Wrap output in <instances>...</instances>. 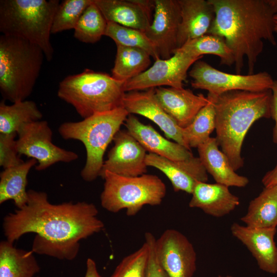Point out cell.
Masks as SVG:
<instances>
[{
  "instance_id": "1",
  "label": "cell",
  "mask_w": 277,
  "mask_h": 277,
  "mask_svg": "<svg viewBox=\"0 0 277 277\" xmlns=\"http://www.w3.org/2000/svg\"><path fill=\"white\" fill-rule=\"evenodd\" d=\"M28 195L27 204L4 219V234L10 243L26 233H34V252L72 260L79 251V242L104 227L92 203L53 204L44 192L29 190Z\"/></svg>"
},
{
  "instance_id": "2",
  "label": "cell",
  "mask_w": 277,
  "mask_h": 277,
  "mask_svg": "<svg viewBox=\"0 0 277 277\" xmlns=\"http://www.w3.org/2000/svg\"><path fill=\"white\" fill-rule=\"evenodd\" d=\"M209 1L215 17L207 34L224 38L233 54L236 74L241 73L244 57L247 60L248 74H253L263 50V40L276 45L273 18L277 13V0Z\"/></svg>"
},
{
  "instance_id": "3",
  "label": "cell",
  "mask_w": 277,
  "mask_h": 277,
  "mask_svg": "<svg viewBox=\"0 0 277 277\" xmlns=\"http://www.w3.org/2000/svg\"><path fill=\"white\" fill-rule=\"evenodd\" d=\"M213 95L215 138L236 171L244 165L242 147L248 130L257 120L271 116V91L236 90Z\"/></svg>"
},
{
  "instance_id": "4",
  "label": "cell",
  "mask_w": 277,
  "mask_h": 277,
  "mask_svg": "<svg viewBox=\"0 0 277 277\" xmlns=\"http://www.w3.org/2000/svg\"><path fill=\"white\" fill-rule=\"evenodd\" d=\"M45 57L42 49L25 39L0 36V91L12 103L31 94Z\"/></svg>"
},
{
  "instance_id": "5",
  "label": "cell",
  "mask_w": 277,
  "mask_h": 277,
  "mask_svg": "<svg viewBox=\"0 0 277 277\" xmlns=\"http://www.w3.org/2000/svg\"><path fill=\"white\" fill-rule=\"evenodd\" d=\"M58 0H1L0 32L39 47L51 61L53 49L50 35Z\"/></svg>"
},
{
  "instance_id": "6",
  "label": "cell",
  "mask_w": 277,
  "mask_h": 277,
  "mask_svg": "<svg viewBox=\"0 0 277 277\" xmlns=\"http://www.w3.org/2000/svg\"><path fill=\"white\" fill-rule=\"evenodd\" d=\"M124 82L109 74L86 69L60 82V98L72 106L83 118L123 107Z\"/></svg>"
},
{
  "instance_id": "7",
  "label": "cell",
  "mask_w": 277,
  "mask_h": 277,
  "mask_svg": "<svg viewBox=\"0 0 277 277\" xmlns=\"http://www.w3.org/2000/svg\"><path fill=\"white\" fill-rule=\"evenodd\" d=\"M128 115L124 107H120L59 126L58 131L63 139L79 141L85 147L86 161L81 172L84 181L92 182L100 176L105 152Z\"/></svg>"
},
{
  "instance_id": "8",
  "label": "cell",
  "mask_w": 277,
  "mask_h": 277,
  "mask_svg": "<svg viewBox=\"0 0 277 277\" xmlns=\"http://www.w3.org/2000/svg\"><path fill=\"white\" fill-rule=\"evenodd\" d=\"M100 176L105 180L101 205L111 212L126 209L128 216H134L145 205H160L166 194L164 183L155 175L124 176L105 171Z\"/></svg>"
},
{
  "instance_id": "9",
  "label": "cell",
  "mask_w": 277,
  "mask_h": 277,
  "mask_svg": "<svg viewBox=\"0 0 277 277\" xmlns=\"http://www.w3.org/2000/svg\"><path fill=\"white\" fill-rule=\"evenodd\" d=\"M191 86L216 95L231 91L261 92L270 90L273 80L267 72L248 75L231 74L219 70L200 60L189 72Z\"/></svg>"
},
{
  "instance_id": "10",
  "label": "cell",
  "mask_w": 277,
  "mask_h": 277,
  "mask_svg": "<svg viewBox=\"0 0 277 277\" xmlns=\"http://www.w3.org/2000/svg\"><path fill=\"white\" fill-rule=\"evenodd\" d=\"M17 149L37 162L35 168L44 170L58 162L70 163L77 160L75 152L63 149L52 142V130L46 121L39 120L22 126L17 132Z\"/></svg>"
},
{
  "instance_id": "11",
  "label": "cell",
  "mask_w": 277,
  "mask_h": 277,
  "mask_svg": "<svg viewBox=\"0 0 277 277\" xmlns=\"http://www.w3.org/2000/svg\"><path fill=\"white\" fill-rule=\"evenodd\" d=\"M201 58L191 57L176 50L169 58L155 61L146 71L124 83L125 92L155 88L162 86L183 88L187 72Z\"/></svg>"
},
{
  "instance_id": "12",
  "label": "cell",
  "mask_w": 277,
  "mask_h": 277,
  "mask_svg": "<svg viewBox=\"0 0 277 277\" xmlns=\"http://www.w3.org/2000/svg\"><path fill=\"white\" fill-rule=\"evenodd\" d=\"M158 261L169 277H192L196 268V253L193 245L180 231L166 230L156 240Z\"/></svg>"
},
{
  "instance_id": "13",
  "label": "cell",
  "mask_w": 277,
  "mask_h": 277,
  "mask_svg": "<svg viewBox=\"0 0 277 277\" xmlns=\"http://www.w3.org/2000/svg\"><path fill=\"white\" fill-rule=\"evenodd\" d=\"M152 22L145 31L155 47L161 59L170 58L177 50V37L181 22L178 0H154Z\"/></svg>"
},
{
  "instance_id": "14",
  "label": "cell",
  "mask_w": 277,
  "mask_h": 277,
  "mask_svg": "<svg viewBox=\"0 0 277 277\" xmlns=\"http://www.w3.org/2000/svg\"><path fill=\"white\" fill-rule=\"evenodd\" d=\"M113 142L114 145L104 162L100 176L105 171L124 176L147 173L146 151L127 130H120Z\"/></svg>"
},
{
  "instance_id": "15",
  "label": "cell",
  "mask_w": 277,
  "mask_h": 277,
  "mask_svg": "<svg viewBox=\"0 0 277 277\" xmlns=\"http://www.w3.org/2000/svg\"><path fill=\"white\" fill-rule=\"evenodd\" d=\"M123 106L129 114H136L149 119L160 127L168 138L190 150L183 138V128L163 108L156 96L155 88L126 92Z\"/></svg>"
},
{
  "instance_id": "16",
  "label": "cell",
  "mask_w": 277,
  "mask_h": 277,
  "mask_svg": "<svg viewBox=\"0 0 277 277\" xmlns=\"http://www.w3.org/2000/svg\"><path fill=\"white\" fill-rule=\"evenodd\" d=\"M147 166L162 171L171 182L175 192L191 194L197 182H207L208 173L199 157L194 156L183 161H174L153 153L147 154Z\"/></svg>"
},
{
  "instance_id": "17",
  "label": "cell",
  "mask_w": 277,
  "mask_h": 277,
  "mask_svg": "<svg viewBox=\"0 0 277 277\" xmlns=\"http://www.w3.org/2000/svg\"><path fill=\"white\" fill-rule=\"evenodd\" d=\"M230 230L251 253L261 270L277 273V247L274 241L276 228H252L234 223Z\"/></svg>"
},
{
  "instance_id": "18",
  "label": "cell",
  "mask_w": 277,
  "mask_h": 277,
  "mask_svg": "<svg viewBox=\"0 0 277 277\" xmlns=\"http://www.w3.org/2000/svg\"><path fill=\"white\" fill-rule=\"evenodd\" d=\"M108 22L145 32L151 25L154 1L94 0Z\"/></svg>"
},
{
  "instance_id": "19",
  "label": "cell",
  "mask_w": 277,
  "mask_h": 277,
  "mask_svg": "<svg viewBox=\"0 0 277 277\" xmlns=\"http://www.w3.org/2000/svg\"><path fill=\"white\" fill-rule=\"evenodd\" d=\"M156 96L166 112L178 126L184 128L208 102L203 94L196 95L189 89L183 88H155Z\"/></svg>"
},
{
  "instance_id": "20",
  "label": "cell",
  "mask_w": 277,
  "mask_h": 277,
  "mask_svg": "<svg viewBox=\"0 0 277 277\" xmlns=\"http://www.w3.org/2000/svg\"><path fill=\"white\" fill-rule=\"evenodd\" d=\"M181 22L177 48L189 41L207 34L215 17L214 8L209 0H178Z\"/></svg>"
},
{
  "instance_id": "21",
  "label": "cell",
  "mask_w": 277,
  "mask_h": 277,
  "mask_svg": "<svg viewBox=\"0 0 277 277\" xmlns=\"http://www.w3.org/2000/svg\"><path fill=\"white\" fill-rule=\"evenodd\" d=\"M125 122L127 130L146 151L174 161L193 156L190 150L165 138L151 125L144 124L132 114H129Z\"/></svg>"
},
{
  "instance_id": "22",
  "label": "cell",
  "mask_w": 277,
  "mask_h": 277,
  "mask_svg": "<svg viewBox=\"0 0 277 277\" xmlns=\"http://www.w3.org/2000/svg\"><path fill=\"white\" fill-rule=\"evenodd\" d=\"M191 194L190 208L216 217L230 213L240 204L239 198L230 192L229 187L216 183L197 182Z\"/></svg>"
},
{
  "instance_id": "23",
  "label": "cell",
  "mask_w": 277,
  "mask_h": 277,
  "mask_svg": "<svg viewBox=\"0 0 277 277\" xmlns=\"http://www.w3.org/2000/svg\"><path fill=\"white\" fill-rule=\"evenodd\" d=\"M197 148L200 160L216 183L237 187H244L248 184V179L236 173L226 155L219 149L215 137H210Z\"/></svg>"
},
{
  "instance_id": "24",
  "label": "cell",
  "mask_w": 277,
  "mask_h": 277,
  "mask_svg": "<svg viewBox=\"0 0 277 277\" xmlns=\"http://www.w3.org/2000/svg\"><path fill=\"white\" fill-rule=\"evenodd\" d=\"M37 162L30 159L12 167L4 169L0 174V204L13 201L18 209L25 206L28 200L26 191L27 176Z\"/></svg>"
},
{
  "instance_id": "25",
  "label": "cell",
  "mask_w": 277,
  "mask_h": 277,
  "mask_svg": "<svg viewBox=\"0 0 277 277\" xmlns=\"http://www.w3.org/2000/svg\"><path fill=\"white\" fill-rule=\"evenodd\" d=\"M13 244L7 240L0 243V277H34L40 270L34 252Z\"/></svg>"
},
{
  "instance_id": "26",
  "label": "cell",
  "mask_w": 277,
  "mask_h": 277,
  "mask_svg": "<svg viewBox=\"0 0 277 277\" xmlns=\"http://www.w3.org/2000/svg\"><path fill=\"white\" fill-rule=\"evenodd\" d=\"M245 226L252 228L277 226V184L265 187L251 200L247 213L241 218Z\"/></svg>"
},
{
  "instance_id": "27",
  "label": "cell",
  "mask_w": 277,
  "mask_h": 277,
  "mask_svg": "<svg viewBox=\"0 0 277 277\" xmlns=\"http://www.w3.org/2000/svg\"><path fill=\"white\" fill-rule=\"evenodd\" d=\"M116 53L111 76L125 83L148 69L150 55L145 50L116 44Z\"/></svg>"
},
{
  "instance_id": "28",
  "label": "cell",
  "mask_w": 277,
  "mask_h": 277,
  "mask_svg": "<svg viewBox=\"0 0 277 277\" xmlns=\"http://www.w3.org/2000/svg\"><path fill=\"white\" fill-rule=\"evenodd\" d=\"M42 117V113L32 101L7 105L3 100L0 103V133H17L23 125L39 121Z\"/></svg>"
},
{
  "instance_id": "29",
  "label": "cell",
  "mask_w": 277,
  "mask_h": 277,
  "mask_svg": "<svg viewBox=\"0 0 277 277\" xmlns=\"http://www.w3.org/2000/svg\"><path fill=\"white\" fill-rule=\"evenodd\" d=\"M177 50L194 58H201L205 54L214 55L219 57L222 65L234 64L231 50L224 38L219 35L206 34L188 41Z\"/></svg>"
},
{
  "instance_id": "30",
  "label": "cell",
  "mask_w": 277,
  "mask_h": 277,
  "mask_svg": "<svg viewBox=\"0 0 277 277\" xmlns=\"http://www.w3.org/2000/svg\"><path fill=\"white\" fill-rule=\"evenodd\" d=\"M208 103L197 113L191 124L183 128V136L188 147L197 148L206 141L215 129L214 95L208 93Z\"/></svg>"
},
{
  "instance_id": "31",
  "label": "cell",
  "mask_w": 277,
  "mask_h": 277,
  "mask_svg": "<svg viewBox=\"0 0 277 277\" xmlns=\"http://www.w3.org/2000/svg\"><path fill=\"white\" fill-rule=\"evenodd\" d=\"M107 24L108 22L93 0L77 23L74 29V36L84 43H95L105 35Z\"/></svg>"
},
{
  "instance_id": "32",
  "label": "cell",
  "mask_w": 277,
  "mask_h": 277,
  "mask_svg": "<svg viewBox=\"0 0 277 277\" xmlns=\"http://www.w3.org/2000/svg\"><path fill=\"white\" fill-rule=\"evenodd\" d=\"M105 35L111 38L116 45L143 49L155 61L161 58L155 47L144 31L108 22Z\"/></svg>"
},
{
  "instance_id": "33",
  "label": "cell",
  "mask_w": 277,
  "mask_h": 277,
  "mask_svg": "<svg viewBox=\"0 0 277 277\" xmlns=\"http://www.w3.org/2000/svg\"><path fill=\"white\" fill-rule=\"evenodd\" d=\"M93 0H64L55 13L51 34L74 29L81 16Z\"/></svg>"
},
{
  "instance_id": "34",
  "label": "cell",
  "mask_w": 277,
  "mask_h": 277,
  "mask_svg": "<svg viewBox=\"0 0 277 277\" xmlns=\"http://www.w3.org/2000/svg\"><path fill=\"white\" fill-rule=\"evenodd\" d=\"M148 254L145 241L141 248L121 261L110 277H145Z\"/></svg>"
},
{
  "instance_id": "35",
  "label": "cell",
  "mask_w": 277,
  "mask_h": 277,
  "mask_svg": "<svg viewBox=\"0 0 277 277\" xmlns=\"http://www.w3.org/2000/svg\"><path fill=\"white\" fill-rule=\"evenodd\" d=\"M16 133H0V166L4 169L17 166L21 160L17 149Z\"/></svg>"
},
{
  "instance_id": "36",
  "label": "cell",
  "mask_w": 277,
  "mask_h": 277,
  "mask_svg": "<svg viewBox=\"0 0 277 277\" xmlns=\"http://www.w3.org/2000/svg\"><path fill=\"white\" fill-rule=\"evenodd\" d=\"M156 239L151 232H146L145 241L149 247V254L145 277H169L160 265L156 254Z\"/></svg>"
},
{
  "instance_id": "37",
  "label": "cell",
  "mask_w": 277,
  "mask_h": 277,
  "mask_svg": "<svg viewBox=\"0 0 277 277\" xmlns=\"http://www.w3.org/2000/svg\"><path fill=\"white\" fill-rule=\"evenodd\" d=\"M271 91V115L275 121L273 130V141L277 145V80H274Z\"/></svg>"
},
{
  "instance_id": "38",
  "label": "cell",
  "mask_w": 277,
  "mask_h": 277,
  "mask_svg": "<svg viewBox=\"0 0 277 277\" xmlns=\"http://www.w3.org/2000/svg\"><path fill=\"white\" fill-rule=\"evenodd\" d=\"M262 182L265 187L277 184V164L263 176Z\"/></svg>"
},
{
  "instance_id": "39",
  "label": "cell",
  "mask_w": 277,
  "mask_h": 277,
  "mask_svg": "<svg viewBox=\"0 0 277 277\" xmlns=\"http://www.w3.org/2000/svg\"><path fill=\"white\" fill-rule=\"evenodd\" d=\"M85 277H102L98 271L95 261L92 259L88 258L87 260Z\"/></svg>"
},
{
  "instance_id": "40",
  "label": "cell",
  "mask_w": 277,
  "mask_h": 277,
  "mask_svg": "<svg viewBox=\"0 0 277 277\" xmlns=\"http://www.w3.org/2000/svg\"><path fill=\"white\" fill-rule=\"evenodd\" d=\"M273 22L274 32L277 33V13L274 16Z\"/></svg>"
},
{
  "instance_id": "41",
  "label": "cell",
  "mask_w": 277,
  "mask_h": 277,
  "mask_svg": "<svg viewBox=\"0 0 277 277\" xmlns=\"http://www.w3.org/2000/svg\"><path fill=\"white\" fill-rule=\"evenodd\" d=\"M218 277H232V276L231 275H226V276L219 275Z\"/></svg>"
},
{
  "instance_id": "42",
  "label": "cell",
  "mask_w": 277,
  "mask_h": 277,
  "mask_svg": "<svg viewBox=\"0 0 277 277\" xmlns=\"http://www.w3.org/2000/svg\"><path fill=\"white\" fill-rule=\"evenodd\" d=\"M37 277H39V276H37Z\"/></svg>"
}]
</instances>
